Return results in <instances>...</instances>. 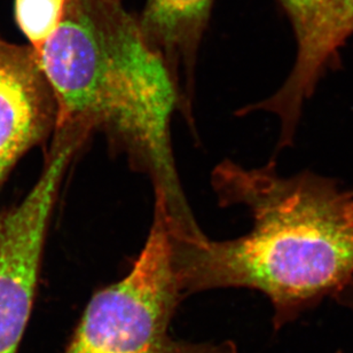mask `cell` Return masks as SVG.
<instances>
[{
    "instance_id": "3957f363",
    "label": "cell",
    "mask_w": 353,
    "mask_h": 353,
    "mask_svg": "<svg viewBox=\"0 0 353 353\" xmlns=\"http://www.w3.org/2000/svg\"><path fill=\"white\" fill-rule=\"evenodd\" d=\"M183 299L170 218L155 197L153 223L132 268L92 296L65 353H239L232 341L174 339L171 321Z\"/></svg>"
},
{
    "instance_id": "ba28073f",
    "label": "cell",
    "mask_w": 353,
    "mask_h": 353,
    "mask_svg": "<svg viewBox=\"0 0 353 353\" xmlns=\"http://www.w3.org/2000/svg\"><path fill=\"white\" fill-rule=\"evenodd\" d=\"M67 0H15V19L31 48L39 51L54 34Z\"/></svg>"
},
{
    "instance_id": "52a82bcc",
    "label": "cell",
    "mask_w": 353,
    "mask_h": 353,
    "mask_svg": "<svg viewBox=\"0 0 353 353\" xmlns=\"http://www.w3.org/2000/svg\"><path fill=\"white\" fill-rule=\"evenodd\" d=\"M214 0H147L140 26L150 44L162 53L183 93L192 119L197 51Z\"/></svg>"
},
{
    "instance_id": "5b68a950",
    "label": "cell",
    "mask_w": 353,
    "mask_h": 353,
    "mask_svg": "<svg viewBox=\"0 0 353 353\" xmlns=\"http://www.w3.org/2000/svg\"><path fill=\"white\" fill-rule=\"evenodd\" d=\"M57 105L31 46L0 36V185L17 161L54 131Z\"/></svg>"
},
{
    "instance_id": "7a4b0ae2",
    "label": "cell",
    "mask_w": 353,
    "mask_h": 353,
    "mask_svg": "<svg viewBox=\"0 0 353 353\" xmlns=\"http://www.w3.org/2000/svg\"><path fill=\"white\" fill-rule=\"evenodd\" d=\"M60 126L100 131L112 152L150 176L176 238L204 233L187 203L174 160L171 122L185 114L165 59L123 0H67L54 34L37 52Z\"/></svg>"
},
{
    "instance_id": "6da1fadb",
    "label": "cell",
    "mask_w": 353,
    "mask_h": 353,
    "mask_svg": "<svg viewBox=\"0 0 353 353\" xmlns=\"http://www.w3.org/2000/svg\"><path fill=\"white\" fill-rule=\"evenodd\" d=\"M221 205H243L250 231L216 241L174 239L185 296L219 288L262 292L275 330L294 323L353 278V197L336 180L312 171L280 176L272 163L242 167L226 160L212 171Z\"/></svg>"
},
{
    "instance_id": "277c9868",
    "label": "cell",
    "mask_w": 353,
    "mask_h": 353,
    "mask_svg": "<svg viewBox=\"0 0 353 353\" xmlns=\"http://www.w3.org/2000/svg\"><path fill=\"white\" fill-rule=\"evenodd\" d=\"M65 170L44 167L15 207L0 214V353H17L37 289L50 218Z\"/></svg>"
},
{
    "instance_id": "30bf717a",
    "label": "cell",
    "mask_w": 353,
    "mask_h": 353,
    "mask_svg": "<svg viewBox=\"0 0 353 353\" xmlns=\"http://www.w3.org/2000/svg\"><path fill=\"white\" fill-rule=\"evenodd\" d=\"M337 353H342V352H341V351H339V352H337Z\"/></svg>"
},
{
    "instance_id": "8992f818",
    "label": "cell",
    "mask_w": 353,
    "mask_h": 353,
    "mask_svg": "<svg viewBox=\"0 0 353 353\" xmlns=\"http://www.w3.org/2000/svg\"><path fill=\"white\" fill-rule=\"evenodd\" d=\"M353 36V0H328L316 36L296 53L295 65L274 94L259 103L247 105L245 114L265 110L281 123L279 148L292 145L305 102L316 91L320 79L336 59L337 51Z\"/></svg>"
},
{
    "instance_id": "9c48e42d",
    "label": "cell",
    "mask_w": 353,
    "mask_h": 353,
    "mask_svg": "<svg viewBox=\"0 0 353 353\" xmlns=\"http://www.w3.org/2000/svg\"><path fill=\"white\" fill-rule=\"evenodd\" d=\"M292 22L297 51L309 45L319 29L328 0H279Z\"/></svg>"
}]
</instances>
